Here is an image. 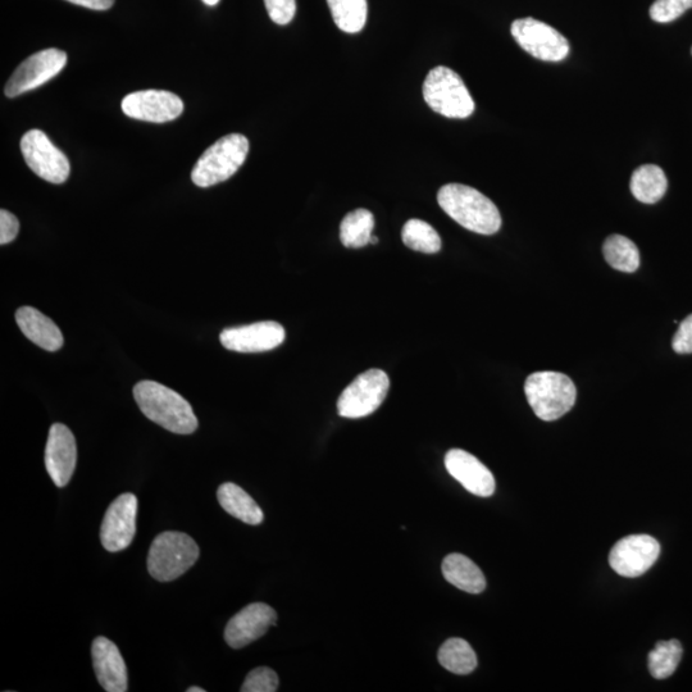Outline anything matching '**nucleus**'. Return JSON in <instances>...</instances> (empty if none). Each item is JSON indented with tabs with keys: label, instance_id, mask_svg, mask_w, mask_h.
I'll return each instance as SVG.
<instances>
[{
	"label": "nucleus",
	"instance_id": "f257e3e1",
	"mask_svg": "<svg viewBox=\"0 0 692 692\" xmlns=\"http://www.w3.org/2000/svg\"><path fill=\"white\" fill-rule=\"evenodd\" d=\"M134 398L150 421L173 434L190 435L198 429V418L188 400L156 381L135 385Z\"/></svg>",
	"mask_w": 692,
	"mask_h": 692
},
{
	"label": "nucleus",
	"instance_id": "f03ea898",
	"mask_svg": "<svg viewBox=\"0 0 692 692\" xmlns=\"http://www.w3.org/2000/svg\"><path fill=\"white\" fill-rule=\"evenodd\" d=\"M437 202L446 215L476 234L494 235L502 227L498 207L471 186L445 185L437 194Z\"/></svg>",
	"mask_w": 692,
	"mask_h": 692
},
{
	"label": "nucleus",
	"instance_id": "7ed1b4c3",
	"mask_svg": "<svg viewBox=\"0 0 692 692\" xmlns=\"http://www.w3.org/2000/svg\"><path fill=\"white\" fill-rule=\"evenodd\" d=\"M528 404L540 420L557 421L573 408L577 390L568 376L559 372H536L527 377Z\"/></svg>",
	"mask_w": 692,
	"mask_h": 692
},
{
	"label": "nucleus",
	"instance_id": "20e7f679",
	"mask_svg": "<svg viewBox=\"0 0 692 692\" xmlns=\"http://www.w3.org/2000/svg\"><path fill=\"white\" fill-rule=\"evenodd\" d=\"M199 546L184 532L159 534L148 554L149 575L159 582H170L184 575L197 563Z\"/></svg>",
	"mask_w": 692,
	"mask_h": 692
},
{
	"label": "nucleus",
	"instance_id": "39448f33",
	"mask_svg": "<svg viewBox=\"0 0 692 692\" xmlns=\"http://www.w3.org/2000/svg\"><path fill=\"white\" fill-rule=\"evenodd\" d=\"M248 153L249 141L244 135L223 136L198 159L191 180L199 188H209L229 180L244 165Z\"/></svg>",
	"mask_w": 692,
	"mask_h": 692
},
{
	"label": "nucleus",
	"instance_id": "423d86ee",
	"mask_svg": "<svg viewBox=\"0 0 692 692\" xmlns=\"http://www.w3.org/2000/svg\"><path fill=\"white\" fill-rule=\"evenodd\" d=\"M422 90L425 102L441 116L467 118L475 112V102L462 77L448 67L431 70Z\"/></svg>",
	"mask_w": 692,
	"mask_h": 692
},
{
	"label": "nucleus",
	"instance_id": "0eeeda50",
	"mask_svg": "<svg viewBox=\"0 0 692 692\" xmlns=\"http://www.w3.org/2000/svg\"><path fill=\"white\" fill-rule=\"evenodd\" d=\"M389 388L390 380L386 372L373 368L362 373L340 395L339 416L352 420L370 416L384 403Z\"/></svg>",
	"mask_w": 692,
	"mask_h": 692
},
{
	"label": "nucleus",
	"instance_id": "6e6552de",
	"mask_svg": "<svg viewBox=\"0 0 692 692\" xmlns=\"http://www.w3.org/2000/svg\"><path fill=\"white\" fill-rule=\"evenodd\" d=\"M511 33L519 47L541 61L561 62L568 56V40L552 26L535 18L514 21Z\"/></svg>",
	"mask_w": 692,
	"mask_h": 692
},
{
	"label": "nucleus",
	"instance_id": "1a4fd4ad",
	"mask_svg": "<svg viewBox=\"0 0 692 692\" xmlns=\"http://www.w3.org/2000/svg\"><path fill=\"white\" fill-rule=\"evenodd\" d=\"M21 152L26 165L36 175L52 184H63L70 177L68 158L54 147L48 136L40 130H30L21 139Z\"/></svg>",
	"mask_w": 692,
	"mask_h": 692
},
{
	"label": "nucleus",
	"instance_id": "9d476101",
	"mask_svg": "<svg viewBox=\"0 0 692 692\" xmlns=\"http://www.w3.org/2000/svg\"><path fill=\"white\" fill-rule=\"evenodd\" d=\"M67 65V54L62 50L50 48L33 54L22 62L8 80L4 94L16 98L27 91L48 83Z\"/></svg>",
	"mask_w": 692,
	"mask_h": 692
},
{
	"label": "nucleus",
	"instance_id": "9b49d317",
	"mask_svg": "<svg viewBox=\"0 0 692 692\" xmlns=\"http://www.w3.org/2000/svg\"><path fill=\"white\" fill-rule=\"evenodd\" d=\"M138 498L126 493L109 505L100 527V541L109 553L122 552L129 548L136 534Z\"/></svg>",
	"mask_w": 692,
	"mask_h": 692
},
{
	"label": "nucleus",
	"instance_id": "f8f14e48",
	"mask_svg": "<svg viewBox=\"0 0 692 692\" xmlns=\"http://www.w3.org/2000/svg\"><path fill=\"white\" fill-rule=\"evenodd\" d=\"M660 545L649 535H631L619 540L609 555L610 567L619 576L634 578L644 575L658 561Z\"/></svg>",
	"mask_w": 692,
	"mask_h": 692
},
{
	"label": "nucleus",
	"instance_id": "ddd939ff",
	"mask_svg": "<svg viewBox=\"0 0 692 692\" xmlns=\"http://www.w3.org/2000/svg\"><path fill=\"white\" fill-rule=\"evenodd\" d=\"M121 107L127 117L154 124L176 120L184 112L181 98L166 90L136 91L126 95Z\"/></svg>",
	"mask_w": 692,
	"mask_h": 692
},
{
	"label": "nucleus",
	"instance_id": "4468645a",
	"mask_svg": "<svg viewBox=\"0 0 692 692\" xmlns=\"http://www.w3.org/2000/svg\"><path fill=\"white\" fill-rule=\"evenodd\" d=\"M286 332L280 323L273 321L253 325L231 327L221 332V344L227 350L238 353H263L279 348L284 343Z\"/></svg>",
	"mask_w": 692,
	"mask_h": 692
},
{
	"label": "nucleus",
	"instance_id": "2eb2a0df",
	"mask_svg": "<svg viewBox=\"0 0 692 692\" xmlns=\"http://www.w3.org/2000/svg\"><path fill=\"white\" fill-rule=\"evenodd\" d=\"M277 614L275 609L264 603L249 604L240 610L227 623L225 630L226 643L232 649H241L261 639L268 628L275 626Z\"/></svg>",
	"mask_w": 692,
	"mask_h": 692
},
{
	"label": "nucleus",
	"instance_id": "dca6fc26",
	"mask_svg": "<svg viewBox=\"0 0 692 692\" xmlns=\"http://www.w3.org/2000/svg\"><path fill=\"white\" fill-rule=\"evenodd\" d=\"M77 446L74 434L62 423H54L45 446V467L57 487H65L74 475Z\"/></svg>",
	"mask_w": 692,
	"mask_h": 692
},
{
	"label": "nucleus",
	"instance_id": "f3484780",
	"mask_svg": "<svg viewBox=\"0 0 692 692\" xmlns=\"http://www.w3.org/2000/svg\"><path fill=\"white\" fill-rule=\"evenodd\" d=\"M445 467L450 476L461 484L464 489L481 498H489L495 491L493 473L478 461L475 455L462 449L449 450L445 455Z\"/></svg>",
	"mask_w": 692,
	"mask_h": 692
},
{
	"label": "nucleus",
	"instance_id": "a211bd4d",
	"mask_svg": "<svg viewBox=\"0 0 692 692\" xmlns=\"http://www.w3.org/2000/svg\"><path fill=\"white\" fill-rule=\"evenodd\" d=\"M91 657H93L95 675L104 690L107 692L129 690L125 660L115 643L107 637H97L91 646Z\"/></svg>",
	"mask_w": 692,
	"mask_h": 692
},
{
	"label": "nucleus",
	"instance_id": "6ab92c4d",
	"mask_svg": "<svg viewBox=\"0 0 692 692\" xmlns=\"http://www.w3.org/2000/svg\"><path fill=\"white\" fill-rule=\"evenodd\" d=\"M16 321L22 334L40 348L57 352L63 346V335L59 327L33 307H21L16 312Z\"/></svg>",
	"mask_w": 692,
	"mask_h": 692
},
{
	"label": "nucleus",
	"instance_id": "aec40b11",
	"mask_svg": "<svg viewBox=\"0 0 692 692\" xmlns=\"http://www.w3.org/2000/svg\"><path fill=\"white\" fill-rule=\"evenodd\" d=\"M443 575L450 584L470 594H481L486 589V578L477 564L463 554H449L444 559Z\"/></svg>",
	"mask_w": 692,
	"mask_h": 692
},
{
	"label": "nucleus",
	"instance_id": "412c9836",
	"mask_svg": "<svg viewBox=\"0 0 692 692\" xmlns=\"http://www.w3.org/2000/svg\"><path fill=\"white\" fill-rule=\"evenodd\" d=\"M217 498L221 507L232 517L238 518L239 521L253 526L261 525L263 522L262 509L254 502L252 496L240 486L226 482V484L218 487Z\"/></svg>",
	"mask_w": 692,
	"mask_h": 692
},
{
	"label": "nucleus",
	"instance_id": "4be33fe9",
	"mask_svg": "<svg viewBox=\"0 0 692 692\" xmlns=\"http://www.w3.org/2000/svg\"><path fill=\"white\" fill-rule=\"evenodd\" d=\"M631 193L641 203L654 204L664 197L668 189L666 173L655 165L637 168L631 177Z\"/></svg>",
	"mask_w": 692,
	"mask_h": 692
},
{
	"label": "nucleus",
	"instance_id": "5701e85b",
	"mask_svg": "<svg viewBox=\"0 0 692 692\" xmlns=\"http://www.w3.org/2000/svg\"><path fill=\"white\" fill-rule=\"evenodd\" d=\"M375 217L367 209H355L341 221L340 240L345 248L359 249L370 244Z\"/></svg>",
	"mask_w": 692,
	"mask_h": 692
},
{
	"label": "nucleus",
	"instance_id": "b1692460",
	"mask_svg": "<svg viewBox=\"0 0 692 692\" xmlns=\"http://www.w3.org/2000/svg\"><path fill=\"white\" fill-rule=\"evenodd\" d=\"M441 666L455 675H470L477 667V655L463 639L445 641L437 654Z\"/></svg>",
	"mask_w": 692,
	"mask_h": 692
},
{
	"label": "nucleus",
	"instance_id": "393cba45",
	"mask_svg": "<svg viewBox=\"0 0 692 692\" xmlns=\"http://www.w3.org/2000/svg\"><path fill=\"white\" fill-rule=\"evenodd\" d=\"M332 18L341 31L361 33L368 15L367 0H327Z\"/></svg>",
	"mask_w": 692,
	"mask_h": 692
},
{
	"label": "nucleus",
	"instance_id": "a878e982",
	"mask_svg": "<svg viewBox=\"0 0 692 692\" xmlns=\"http://www.w3.org/2000/svg\"><path fill=\"white\" fill-rule=\"evenodd\" d=\"M605 261L614 270L632 273L640 267V253L634 241L622 235H612L603 247Z\"/></svg>",
	"mask_w": 692,
	"mask_h": 692
},
{
	"label": "nucleus",
	"instance_id": "bb28decb",
	"mask_svg": "<svg viewBox=\"0 0 692 692\" xmlns=\"http://www.w3.org/2000/svg\"><path fill=\"white\" fill-rule=\"evenodd\" d=\"M684 649L678 640L659 641L650 651L648 664L651 676L657 680H666L676 672L681 662Z\"/></svg>",
	"mask_w": 692,
	"mask_h": 692
},
{
	"label": "nucleus",
	"instance_id": "cd10ccee",
	"mask_svg": "<svg viewBox=\"0 0 692 692\" xmlns=\"http://www.w3.org/2000/svg\"><path fill=\"white\" fill-rule=\"evenodd\" d=\"M402 239L405 247L416 252L435 254L441 249V238L434 227L416 218L405 223Z\"/></svg>",
	"mask_w": 692,
	"mask_h": 692
},
{
	"label": "nucleus",
	"instance_id": "c85d7f7f",
	"mask_svg": "<svg viewBox=\"0 0 692 692\" xmlns=\"http://www.w3.org/2000/svg\"><path fill=\"white\" fill-rule=\"evenodd\" d=\"M692 8V0H657L650 7L651 20L668 24L680 18Z\"/></svg>",
	"mask_w": 692,
	"mask_h": 692
},
{
	"label": "nucleus",
	"instance_id": "c756f323",
	"mask_svg": "<svg viewBox=\"0 0 692 692\" xmlns=\"http://www.w3.org/2000/svg\"><path fill=\"white\" fill-rule=\"evenodd\" d=\"M279 687V676L268 667L253 669L245 678L241 691L243 692H275Z\"/></svg>",
	"mask_w": 692,
	"mask_h": 692
},
{
	"label": "nucleus",
	"instance_id": "7c9ffc66",
	"mask_svg": "<svg viewBox=\"0 0 692 692\" xmlns=\"http://www.w3.org/2000/svg\"><path fill=\"white\" fill-rule=\"evenodd\" d=\"M268 15L277 25H288L297 13V0H264Z\"/></svg>",
	"mask_w": 692,
	"mask_h": 692
},
{
	"label": "nucleus",
	"instance_id": "2f4dec72",
	"mask_svg": "<svg viewBox=\"0 0 692 692\" xmlns=\"http://www.w3.org/2000/svg\"><path fill=\"white\" fill-rule=\"evenodd\" d=\"M672 346L678 354L692 353V314L681 322L680 329L673 338Z\"/></svg>",
	"mask_w": 692,
	"mask_h": 692
},
{
	"label": "nucleus",
	"instance_id": "473e14b6",
	"mask_svg": "<svg viewBox=\"0 0 692 692\" xmlns=\"http://www.w3.org/2000/svg\"><path fill=\"white\" fill-rule=\"evenodd\" d=\"M18 231H20V222L16 216L2 209L0 211V244L12 243L17 238Z\"/></svg>",
	"mask_w": 692,
	"mask_h": 692
},
{
	"label": "nucleus",
	"instance_id": "72a5a7b5",
	"mask_svg": "<svg viewBox=\"0 0 692 692\" xmlns=\"http://www.w3.org/2000/svg\"><path fill=\"white\" fill-rule=\"evenodd\" d=\"M67 2L74 3L76 6L94 9V11H107L115 4V0H67Z\"/></svg>",
	"mask_w": 692,
	"mask_h": 692
},
{
	"label": "nucleus",
	"instance_id": "f704fd0d",
	"mask_svg": "<svg viewBox=\"0 0 692 692\" xmlns=\"http://www.w3.org/2000/svg\"><path fill=\"white\" fill-rule=\"evenodd\" d=\"M204 4H207L209 7L217 6L218 3H220V0H202Z\"/></svg>",
	"mask_w": 692,
	"mask_h": 692
},
{
	"label": "nucleus",
	"instance_id": "c9c22d12",
	"mask_svg": "<svg viewBox=\"0 0 692 692\" xmlns=\"http://www.w3.org/2000/svg\"><path fill=\"white\" fill-rule=\"evenodd\" d=\"M188 692H204V690L202 687L193 686L189 687Z\"/></svg>",
	"mask_w": 692,
	"mask_h": 692
},
{
	"label": "nucleus",
	"instance_id": "e433bc0d",
	"mask_svg": "<svg viewBox=\"0 0 692 692\" xmlns=\"http://www.w3.org/2000/svg\"><path fill=\"white\" fill-rule=\"evenodd\" d=\"M370 243L371 244H377V243H379V239L375 238V236L372 235Z\"/></svg>",
	"mask_w": 692,
	"mask_h": 692
}]
</instances>
